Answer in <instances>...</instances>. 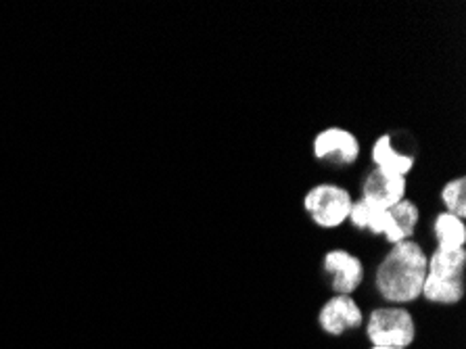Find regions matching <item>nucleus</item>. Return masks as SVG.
Segmentation results:
<instances>
[{
  "instance_id": "obj_1",
  "label": "nucleus",
  "mask_w": 466,
  "mask_h": 349,
  "mask_svg": "<svg viewBox=\"0 0 466 349\" xmlns=\"http://www.w3.org/2000/svg\"><path fill=\"white\" fill-rule=\"evenodd\" d=\"M427 253L414 241L391 247L377 268V291L385 302L410 303L422 293L427 276Z\"/></svg>"
},
{
  "instance_id": "obj_5",
  "label": "nucleus",
  "mask_w": 466,
  "mask_h": 349,
  "mask_svg": "<svg viewBox=\"0 0 466 349\" xmlns=\"http://www.w3.org/2000/svg\"><path fill=\"white\" fill-rule=\"evenodd\" d=\"M314 158L329 168H350L360 158V140L345 128L330 126L314 139Z\"/></svg>"
},
{
  "instance_id": "obj_13",
  "label": "nucleus",
  "mask_w": 466,
  "mask_h": 349,
  "mask_svg": "<svg viewBox=\"0 0 466 349\" xmlns=\"http://www.w3.org/2000/svg\"><path fill=\"white\" fill-rule=\"evenodd\" d=\"M441 201L448 208V213H454L456 218H466V178H456L450 180L441 189Z\"/></svg>"
},
{
  "instance_id": "obj_8",
  "label": "nucleus",
  "mask_w": 466,
  "mask_h": 349,
  "mask_svg": "<svg viewBox=\"0 0 466 349\" xmlns=\"http://www.w3.org/2000/svg\"><path fill=\"white\" fill-rule=\"evenodd\" d=\"M406 176L385 172V169L374 168L372 172L366 174L362 182V199L370 201L379 208L390 210L393 205L406 199Z\"/></svg>"
},
{
  "instance_id": "obj_14",
  "label": "nucleus",
  "mask_w": 466,
  "mask_h": 349,
  "mask_svg": "<svg viewBox=\"0 0 466 349\" xmlns=\"http://www.w3.org/2000/svg\"><path fill=\"white\" fill-rule=\"evenodd\" d=\"M372 349H398V347H372Z\"/></svg>"
},
{
  "instance_id": "obj_9",
  "label": "nucleus",
  "mask_w": 466,
  "mask_h": 349,
  "mask_svg": "<svg viewBox=\"0 0 466 349\" xmlns=\"http://www.w3.org/2000/svg\"><path fill=\"white\" fill-rule=\"evenodd\" d=\"M372 161L385 172L408 176L416 163V149H398L391 134H383L372 145Z\"/></svg>"
},
{
  "instance_id": "obj_6",
  "label": "nucleus",
  "mask_w": 466,
  "mask_h": 349,
  "mask_svg": "<svg viewBox=\"0 0 466 349\" xmlns=\"http://www.w3.org/2000/svg\"><path fill=\"white\" fill-rule=\"evenodd\" d=\"M322 274L335 295H351L364 281V263L345 249H333L324 255Z\"/></svg>"
},
{
  "instance_id": "obj_12",
  "label": "nucleus",
  "mask_w": 466,
  "mask_h": 349,
  "mask_svg": "<svg viewBox=\"0 0 466 349\" xmlns=\"http://www.w3.org/2000/svg\"><path fill=\"white\" fill-rule=\"evenodd\" d=\"M385 218H387V210L379 208L366 199H360V201H354L350 211V222L358 231H366L374 234V237H383L385 231Z\"/></svg>"
},
{
  "instance_id": "obj_10",
  "label": "nucleus",
  "mask_w": 466,
  "mask_h": 349,
  "mask_svg": "<svg viewBox=\"0 0 466 349\" xmlns=\"http://www.w3.org/2000/svg\"><path fill=\"white\" fill-rule=\"evenodd\" d=\"M419 220H420L419 208H416V203L408 201V199L387 210L385 231H383V237L387 239V243L398 245V243H404V241H410Z\"/></svg>"
},
{
  "instance_id": "obj_7",
  "label": "nucleus",
  "mask_w": 466,
  "mask_h": 349,
  "mask_svg": "<svg viewBox=\"0 0 466 349\" xmlns=\"http://www.w3.org/2000/svg\"><path fill=\"white\" fill-rule=\"evenodd\" d=\"M364 316L360 305L354 302L351 295H335L322 305L320 314H318V324L327 334L341 337L348 331H356L362 326Z\"/></svg>"
},
{
  "instance_id": "obj_11",
  "label": "nucleus",
  "mask_w": 466,
  "mask_h": 349,
  "mask_svg": "<svg viewBox=\"0 0 466 349\" xmlns=\"http://www.w3.org/2000/svg\"><path fill=\"white\" fill-rule=\"evenodd\" d=\"M433 232L437 239V249H441V251H458L466 245V224L454 213H440L433 222Z\"/></svg>"
},
{
  "instance_id": "obj_4",
  "label": "nucleus",
  "mask_w": 466,
  "mask_h": 349,
  "mask_svg": "<svg viewBox=\"0 0 466 349\" xmlns=\"http://www.w3.org/2000/svg\"><path fill=\"white\" fill-rule=\"evenodd\" d=\"M366 333L374 347L406 349L416 337V326L410 312L404 308H377L370 312Z\"/></svg>"
},
{
  "instance_id": "obj_2",
  "label": "nucleus",
  "mask_w": 466,
  "mask_h": 349,
  "mask_svg": "<svg viewBox=\"0 0 466 349\" xmlns=\"http://www.w3.org/2000/svg\"><path fill=\"white\" fill-rule=\"evenodd\" d=\"M466 293V251H441L435 249L427 262V276L422 284V297L431 303L454 305Z\"/></svg>"
},
{
  "instance_id": "obj_3",
  "label": "nucleus",
  "mask_w": 466,
  "mask_h": 349,
  "mask_svg": "<svg viewBox=\"0 0 466 349\" xmlns=\"http://www.w3.org/2000/svg\"><path fill=\"white\" fill-rule=\"evenodd\" d=\"M351 205H354L351 192L337 184H318L303 197V210L316 226L327 231L348 222Z\"/></svg>"
}]
</instances>
